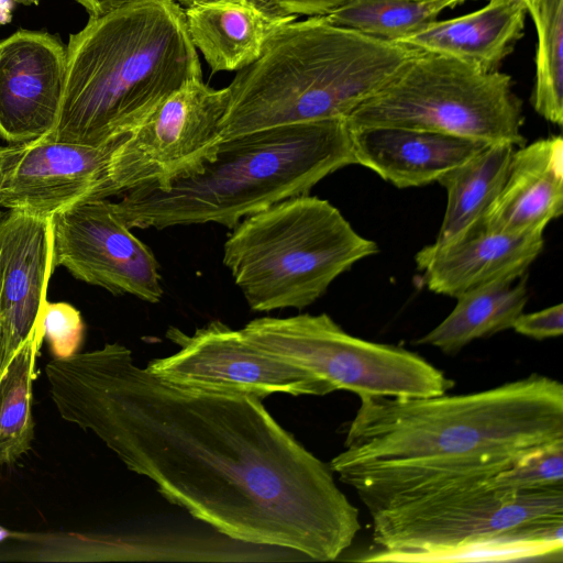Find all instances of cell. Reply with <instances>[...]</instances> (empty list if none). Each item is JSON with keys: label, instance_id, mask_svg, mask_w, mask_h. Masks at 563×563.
Listing matches in <instances>:
<instances>
[{"label": "cell", "instance_id": "1", "mask_svg": "<svg viewBox=\"0 0 563 563\" xmlns=\"http://www.w3.org/2000/svg\"><path fill=\"white\" fill-rule=\"evenodd\" d=\"M45 374L64 420L95 433L169 503L231 540L332 561L361 530L330 466L261 398L174 386L120 343L54 357Z\"/></svg>", "mask_w": 563, "mask_h": 563}, {"label": "cell", "instance_id": "2", "mask_svg": "<svg viewBox=\"0 0 563 563\" xmlns=\"http://www.w3.org/2000/svg\"><path fill=\"white\" fill-rule=\"evenodd\" d=\"M357 397L344 450L329 466L371 515L487 481L563 442V385L537 373L463 395Z\"/></svg>", "mask_w": 563, "mask_h": 563}, {"label": "cell", "instance_id": "3", "mask_svg": "<svg viewBox=\"0 0 563 563\" xmlns=\"http://www.w3.org/2000/svg\"><path fill=\"white\" fill-rule=\"evenodd\" d=\"M197 78L200 58L180 4L128 0L69 35L57 119L40 140L96 145L126 135Z\"/></svg>", "mask_w": 563, "mask_h": 563}, {"label": "cell", "instance_id": "4", "mask_svg": "<svg viewBox=\"0 0 563 563\" xmlns=\"http://www.w3.org/2000/svg\"><path fill=\"white\" fill-rule=\"evenodd\" d=\"M355 164L346 119L263 129L222 139L199 173L167 188L137 187L112 207L131 229L243 219L283 200L309 195L323 178Z\"/></svg>", "mask_w": 563, "mask_h": 563}, {"label": "cell", "instance_id": "5", "mask_svg": "<svg viewBox=\"0 0 563 563\" xmlns=\"http://www.w3.org/2000/svg\"><path fill=\"white\" fill-rule=\"evenodd\" d=\"M416 49L311 15L284 27L228 86L221 139L344 118L382 89Z\"/></svg>", "mask_w": 563, "mask_h": 563}, {"label": "cell", "instance_id": "6", "mask_svg": "<svg viewBox=\"0 0 563 563\" xmlns=\"http://www.w3.org/2000/svg\"><path fill=\"white\" fill-rule=\"evenodd\" d=\"M377 252L328 200L303 195L243 219L224 242L223 264L253 311L301 310Z\"/></svg>", "mask_w": 563, "mask_h": 563}, {"label": "cell", "instance_id": "7", "mask_svg": "<svg viewBox=\"0 0 563 563\" xmlns=\"http://www.w3.org/2000/svg\"><path fill=\"white\" fill-rule=\"evenodd\" d=\"M512 77L416 49L402 68L347 118L351 130L398 126L522 146V100Z\"/></svg>", "mask_w": 563, "mask_h": 563}, {"label": "cell", "instance_id": "8", "mask_svg": "<svg viewBox=\"0 0 563 563\" xmlns=\"http://www.w3.org/2000/svg\"><path fill=\"white\" fill-rule=\"evenodd\" d=\"M241 331L264 352L314 375L331 393L415 398L442 395L454 385L420 355L356 338L327 313L262 317Z\"/></svg>", "mask_w": 563, "mask_h": 563}, {"label": "cell", "instance_id": "9", "mask_svg": "<svg viewBox=\"0 0 563 563\" xmlns=\"http://www.w3.org/2000/svg\"><path fill=\"white\" fill-rule=\"evenodd\" d=\"M563 516V487L505 492L487 481L443 488L372 515L378 550L362 561L411 563L527 522Z\"/></svg>", "mask_w": 563, "mask_h": 563}, {"label": "cell", "instance_id": "10", "mask_svg": "<svg viewBox=\"0 0 563 563\" xmlns=\"http://www.w3.org/2000/svg\"><path fill=\"white\" fill-rule=\"evenodd\" d=\"M229 98L202 78L191 79L166 97L128 133L111 162V194L137 187L167 188L199 173L222 140L219 124Z\"/></svg>", "mask_w": 563, "mask_h": 563}, {"label": "cell", "instance_id": "11", "mask_svg": "<svg viewBox=\"0 0 563 563\" xmlns=\"http://www.w3.org/2000/svg\"><path fill=\"white\" fill-rule=\"evenodd\" d=\"M166 335L179 350L152 360L146 369L174 386L261 399L275 393L291 396L331 393L305 368L264 352L241 330H233L221 321H212L191 335L170 327Z\"/></svg>", "mask_w": 563, "mask_h": 563}, {"label": "cell", "instance_id": "12", "mask_svg": "<svg viewBox=\"0 0 563 563\" xmlns=\"http://www.w3.org/2000/svg\"><path fill=\"white\" fill-rule=\"evenodd\" d=\"M126 135L96 145L40 139L0 145V207L53 218L112 197L111 162Z\"/></svg>", "mask_w": 563, "mask_h": 563}, {"label": "cell", "instance_id": "13", "mask_svg": "<svg viewBox=\"0 0 563 563\" xmlns=\"http://www.w3.org/2000/svg\"><path fill=\"white\" fill-rule=\"evenodd\" d=\"M131 230L109 199L59 212L53 217L55 265L112 295L157 303L164 294L159 264Z\"/></svg>", "mask_w": 563, "mask_h": 563}, {"label": "cell", "instance_id": "14", "mask_svg": "<svg viewBox=\"0 0 563 563\" xmlns=\"http://www.w3.org/2000/svg\"><path fill=\"white\" fill-rule=\"evenodd\" d=\"M55 267L53 218L0 211V376L31 336L43 335Z\"/></svg>", "mask_w": 563, "mask_h": 563}, {"label": "cell", "instance_id": "15", "mask_svg": "<svg viewBox=\"0 0 563 563\" xmlns=\"http://www.w3.org/2000/svg\"><path fill=\"white\" fill-rule=\"evenodd\" d=\"M66 74V46L44 31L0 40V140L40 139L54 126Z\"/></svg>", "mask_w": 563, "mask_h": 563}, {"label": "cell", "instance_id": "16", "mask_svg": "<svg viewBox=\"0 0 563 563\" xmlns=\"http://www.w3.org/2000/svg\"><path fill=\"white\" fill-rule=\"evenodd\" d=\"M543 244V232H498L479 220L451 241L424 246L415 261L429 290L457 298L494 283L515 282L539 256Z\"/></svg>", "mask_w": 563, "mask_h": 563}, {"label": "cell", "instance_id": "17", "mask_svg": "<svg viewBox=\"0 0 563 563\" xmlns=\"http://www.w3.org/2000/svg\"><path fill=\"white\" fill-rule=\"evenodd\" d=\"M355 164L397 188L438 181L489 143L441 132L373 126L351 130Z\"/></svg>", "mask_w": 563, "mask_h": 563}, {"label": "cell", "instance_id": "18", "mask_svg": "<svg viewBox=\"0 0 563 563\" xmlns=\"http://www.w3.org/2000/svg\"><path fill=\"white\" fill-rule=\"evenodd\" d=\"M184 12L190 38L213 73L247 67L298 16L269 0H206Z\"/></svg>", "mask_w": 563, "mask_h": 563}, {"label": "cell", "instance_id": "19", "mask_svg": "<svg viewBox=\"0 0 563 563\" xmlns=\"http://www.w3.org/2000/svg\"><path fill=\"white\" fill-rule=\"evenodd\" d=\"M562 211L563 140L551 135L514 152L505 185L481 221L498 232H543Z\"/></svg>", "mask_w": 563, "mask_h": 563}, {"label": "cell", "instance_id": "20", "mask_svg": "<svg viewBox=\"0 0 563 563\" xmlns=\"http://www.w3.org/2000/svg\"><path fill=\"white\" fill-rule=\"evenodd\" d=\"M526 14L525 4L488 2L472 13L437 20L398 43L495 71L523 36Z\"/></svg>", "mask_w": 563, "mask_h": 563}, {"label": "cell", "instance_id": "21", "mask_svg": "<svg viewBox=\"0 0 563 563\" xmlns=\"http://www.w3.org/2000/svg\"><path fill=\"white\" fill-rule=\"evenodd\" d=\"M498 282L456 298L451 313L417 341L445 354H456L476 339L512 328L528 301L526 280Z\"/></svg>", "mask_w": 563, "mask_h": 563}, {"label": "cell", "instance_id": "22", "mask_svg": "<svg viewBox=\"0 0 563 563\" xmlns=\"http://www.w3.org/2000/svg\"><path fill=\"white\" fill-rule=\"evenodd\" d=\"M515 146L492 143L438 180L446 191V207L434 242L451 241L482 219L507 179Z\"/></svg>", "mask_w": 563, "mask_h": 563}, {"label": "cell", "instance_id": "23", "mask_svg": "<svg viewBox=\"0 0 563 563\" xmlns=\"http://www.w3.org/2000/svg\"><path fill=\"white\" fill-rule=\"evenodd\" d=\"M44 336H31L0 376V464H10L26 453L34 438L32 386L35 363Z\"/></svg>", "mask_w": 563, "mask_h": 563}, {"label": "cell", "instance_id": "24", "mask_svg": "<svg viewBox=\"0 0 563 563\" xmlns=\"http://www.w3.org/2000/svg\"><path fill=\"white\" fill-rule=\"evenodd\" d=\"M462 3L461 0H347L324 15L334 25L398 43L437 21L443 10Z\"/></svg>", "mask_w": 563, "mask_h": 563}, {"label": "cell", "instance_id": "25", "mask_svg": "<svg viewBox=\"0 0 563 563\" xmlns=\"http://www.w3.org/2000/svg\"><path fill=\"white\" fill-rule=\"evenodd\" d=\"M537 32L536 80L530 102L547 121L563 123V0H526Z\"/></svg>", "mask_w": 563, "mask_h": 563}, {"label": "cell", "instance_id": "26", "mask_svg": "<svg viewBox=\"0 0 563 563\" xmlns=\"http://www.w3.org/2000/svg\"><path fill=\"white\" fill-rule=\"evenodd\" d=\"M488 484L505 492L563 487V442L529 453Z\"/></svg>", "mask_w": 563, "mask_h": 563}, {"label": "cell", "instance_id": "27", "mask_svg": "<svg viewBox=\"0 0 563 563\" xmlns=\"http://www.w3.org/2000/svg\"><path fill=\"white\" fill-rule=\"evenodd\" d=\"M42 333L54 357L77 353L84 335L80 311L67 302L47 300L42 314Z\"/></svg>", "mask_w": 563, "mask_h": 563}, {"label": "cell", "instance_id": "28", "mask_svg": "<svg viewBox=\"0 0 563 563\" xmlns=\"http://www.w3.org/2000/svg\"><path fill=\"white\" fill-rule=\"evenodd\" d=\"M511 329L534 340L560 336L563 333V305L558 303L530 313L522 312Z\"/></svg>", "mask_w": 563, "mask_h": 563}, {"label": "cell", "instance_id": "29", "mask_svg": "<svg viewBox=\"0 0 563 563\" xmlns=\"http://www.w3.org/2000/svg\"><path fill=\"white\" fill-rule=\"evenodd\" d=\"M283 11L296 15H323L347 0H269Z\"/></svg>", "mask_w": 563, "mask_h": 563}, {"label": "cell", "instance_id": "30", "mask_svg": "<svg viewBox=\"0 0 563 563\" xmlns=\"http://www.w3.org/2000/svg\"><path fill=\"white\" fill-rule=\"evenodd\" d=\"M89 14V16L101 15L128 0H75Z\"/></svg>", "mask_w": 563, "mask_h": 563}, {"label": "cell", "instance_id": "31", "mask_svg": "<svg viewBox=\"0 0 563 563\" xmlns=\"http://www.w3.org/2000/svg\"><path fill=\"white\" fill-rule=\"evenodd\" d=\"M526 0H488L489 3L499 4V3H517L525 4Z\"/></svg>", "mask_w": 563, "mask_h": 563}, {"label": "cell", "instance_id": "32", "mask_svg": "<svg viewBox=\"0 0 563 563\" xmlns=\"http://www.w3.org/2000/svg\"><path fill=\"white\" fill-rule=\"evenodd\" d=\"M173 1L187 7V5H190V4H194L197 2H201V1H206V0H173Z\"/></svg>", "mask_w": 563, "mask_h": 563}, {"label": "cell", "instance_id": "33", "mask_svg": "<svg viewBox=\"0 0 563 563\" xmlns=\"http://www.w3.org/2000/svg\"><path fill=\"white\" fill-rule=\"evenodd\" d=\"M15 3H21L25 5L30 4H38L41 0H13Z\"/></svg>", "mask_w": 563, "mask_h": 563}, {"label": "cell", "instance_id": "34", "mask_svg": "<svg viewBox=\"0 0 563 563\" xmlns=\"http://www.w3.org/2000/svg\"><path fill=\"white\" fill-rule=\"evenodd\" d=\"M418 1H438V0H418ZM463 3L467 0H461Z\"/></svg>", "mask_w": 563, "mask_h": 563}]
</instances>
